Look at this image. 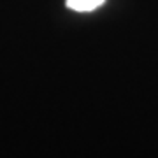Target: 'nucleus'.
Instances as JSON below:
<instances>
[{
	"instance_id": "obj_1",
	"label": "nucleus",
	"mask_w": 158,
	"mask_h": 158,
	"mask_svg": "<svg viewBox=\"0 0 158 158\" xmlns=\"http://www.w3.org/2000/svg\"><path fill=\"white\" fill-rule=\"evenodd\" d=\"M106 0H65L69 9L76 12H90L95 11L97 7H100Z\"/></svg>"
}]
</instances>
